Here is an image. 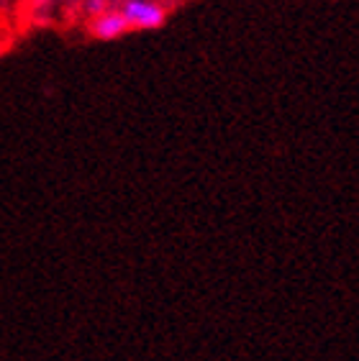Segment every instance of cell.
Instances as JSON below:
<instances>
[{"label":"cell","instance_id":"3","mask_svg":"<svg viewBox=\"0 0 359 361\" xmlns=\"http://www.w3.org/2000/svg\"><path fill=\"white\" fill-rule=\"evenodd\" d=\"M80 6H83V13L88 16V18H95V16L105 13L111 6V0H80Z\"/></svg>","mask_w":359,"mask_h":361},{"label":"cell","instance_id":"1","mask_svg":"<svg viewBox=\"0 0 359 361\" xmlns=\"http://www.w3.org/2000/svg\"><path fill=\"white\" fill-rule=\"evenodd\" d=\"M116 8L131 31H154L167 21V6L159 0H121Z\"/></svg>","mask_w":359,"mask_h":361},{"label":"cell","instance_id":"4","mask_svg":"<svg viewBox=\"0 0 359 361\" xmlns=\"http://www.w3.org/2000/svg\"><path fill=\"white\" fill-rule=\"evenodd\" d=\"M57 3H59V0H31V13H34L39 21H47L49 16H52V11L57 8Z\"/></svg>","mask_w":359,"mask_h":361},{"label":"cell","instance_id":"2","mask_svg":"<svg viewBox=\"0 0 359 361\" xmlns=\"http://www.w3.org/2000/svg\"><path fill=\"white\" fill-rule=\"evenodd\" d=\"M88 31L93 39H98V42H116V39L129 34L131 28H129V23H126V18L121 16L118 8H108L105 13L90 18Z\"/></svg>","mask_w":359,"mask_h":361}]
</instances>
